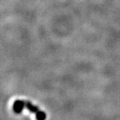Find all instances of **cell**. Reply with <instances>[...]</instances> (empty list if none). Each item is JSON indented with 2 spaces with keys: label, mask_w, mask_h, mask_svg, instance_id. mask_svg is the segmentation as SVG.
I'll return each mask as SVG.
<instances>
[{
  "label": "cell",
  "mask_w": 120,
  "mask_h": 120,
  "mask_svg": "<svg viewBox=\"0 0 120 120\" xmlns=\"http://www.w3.org/2000/svg\"><path fill=\"white\" fill-rule=\"evenodd\" d=\"M25 107V101L20 99H17L14 101L13 105V112L17 114H19L23 112V109Z\"/></svg>",
  "instance_id": "obj_1"
},
{
  "label": "cell",
  "mask_w": 120,
  "mask_h": 120,
  "mask_svg": "<svg viewBox=\"0 0 120 120\" xmlns=\"http://www.w3.org/2000/svg\"><path fill=\"white\" fill-rule=\"evenodd\" d=\"M25 107L27 108L28 111H30L31 113H37L39 111V108L37 106L34 105V104L31 103L30 101H25Z\"/></svg>",
  "instance_id": "obj_2"
},
{
  "label": "cell",
  "mask_w": 120,
  "mask_h": 120,
  "mask_svg": "<svg viewBox=\"0 0 120 120\" xmlns=\"http://www.w3.org/2000/svg\"><path fill=\"white\" fill-rule=\"evenodd\" d=\"M35 117L37 120H45L46 113L44 112L39 110L37 113H35Z\"/></svg>",
  "instance_id": "obj_3"
}]
</instances>
